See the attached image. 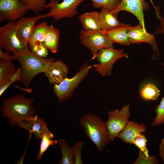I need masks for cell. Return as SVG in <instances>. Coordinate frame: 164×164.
Listing matches in <instances>:
<instances>
[{"mask_svg":"<svg viewBox=\"0 0 164 164\" xmlns=\"http://www.w3.org/2000/svg\"><path fill=\"white\" fill-rule=\"evenodd\" d=\"M12 53L15 60L19 61L21 66L19 82L26 88H29L31 81L36 76L44 73L55 61L52 57L46 58L36 55L29 49L28 44L24 51L19 52L14 50Z\"/></svg>","mask_w":164,"mask_h":164,"instance_id":"cell-1","label":"cell"},{"mask_svg":"<svg viewBox=\"0 0 164 164\" xmlns=\"http://www.w3.org/2000/svg\"><path fill=\"white\" fill-rule=\"evenodd\" d=\"M34 101L22 95L3 99L1 116L8 120L11 127L18 126L26 119L34 116L36 112L32 104Z\"/></svg>","mask_w":164,"mask_h":164,"instance_id":"cell-2","label":"cell"},{"mask_svg":"<svg viewBox=\"0 0 164 164\" xmlns=\"http://www.w3.org/2000/svg\"><path fill=\"white\" fill-rule=\"evenodd\" d=\"M79 123L98 151H102L110 141L106 121L96 114L89 113L82 117Z\"/></svg>","mask_w":164,"mask_h":164,"instance_id":"cell-3","label":"cell"},{"mask_svg":"<svg viewBox=\"0 0 164 164\" xmlns=\"http://www.w3.org/2000/svg\"><path fill=\"white\" fill-rule=\"evenodd\" d=\"M92 67L93 66L86 63L72 77H67L60 83L54 86L53 92L59 102L65 101L71 97L75 90L85 79Z\"/></svg>","mask_w":164,"mask_h":164,"instance_id":"cell-4","label":"cell"},{"mask_svg":"<svg viewBox=\"0 0 164 164\" xmlns=\"http://www.w3.org/2000/svg\"><path fill=\"white\" fill-rule=\"evenodd\" d=\"M81 44L91 51L95 58L96 54L101 50L113 47L114 43L101 30H81L79 36Z\"/></svg>","mask_w":164,"mask_h":164,"instance_id":"cell-5","label":"cell"},{"mask_svg":"<svg viewBox=\"0 0 164 164\" xmlns=\"http://www.w3.org/2000/svg\"><path fill=\"white\" fill-rule=\"evenodd\" d=\"M128 55L122 49H115L113 47L103 48L100 50L95 58L99 62L93 66L95 70L102 76H111L113 65L118 60Z\"/></svg>","mask_w":164,"mask_h":164,"instance_id":"cell-6","label":"cell"},{"mask_svg":"<svg viewBox=\"0 0 164 164\" xmlns=\"http://www.w3.org/2000/svg\"><path fill=\"white\" fill-rule=\"evenodd\" d=\"M84 0H63L59 3L50 1L44 9L50 8L49 12L43 15V18L52 17L56 22L62 19L71 18L77 13V8Z\"/></svg>","mask_w":164,"mask_h":164,"instance_id":"cell-7","label":"cell"},{"mask_svg":"<svg viewBox=\"0 0 164 164\" xmlns=\"http://www.w3.org/2000/svg\"><path fill=\"white\" fill-rule=\"evenodd\" d=\"M130 106H123L121 110L115 109L108 112L106 122L110 141H113L125 127L131 114Z\"/></svg>","mask_w":164,"mask_h":164,"instance_id":"cell-8","label":"cell"},{"mask_svg":"<svg viewBox=\"0 0 164 164\" xmlns=\"http://www.w3.org/2000/svg\"><path fill=\"white\" fill-rule=\"evenodd\" d=\"M27 44L25 45L19 39L15 21H9L0 28V49L10 53L14 50L22 52Z\"/></svg>","mask_w":164,"mask_h":164,"instance_id":"cell-9","label":"cell"},{"mask_svg":"<svg viewBox=\"0 0 164 164\" xmlns=\"http://www.w3.org/2000/svg\"><path fill=\"white\" fill-rule=\"evenodd\" d=\"M29 10L19 0H0V21H14Z\"/></svg>","mask_w":164,"mask_h":164,"instance_id":"cell-10","label":"cell"},{"mask_svg":"<svg viewBox=\"0 0 164 164\" xmlns=\"http://www.w3.org/2000/svg\"><path fill=\"white\" fill-rule=\"evenodd\" d=\"M149 8V4L145 0H121L118 5L113 10L112 13L117 16L121 11H124L131 13L138 19L139 25L145 30L143 11Z\"/></svg>","mask_w":164,"mask_h":164,"instance_id":"cell-11","label":"cell"},{"mask_svg":"<svg viewBox=\"0 0 164 164\" xmlns=\"http://www.w3.org/2000/svg\"><path fill=\"white\" fill-rule=\"evenodd\" d=\"M127 34L129 44L139 43L142 42L150 44L153 50L152 59H158L159 50L154 36L148 33L139 24L135 26H130L127 30Z\"/></svg>","mask_w":164,"mask_h":164,"instance_id":"cell-12","label":"cell"},{"mask_svg":"<svg viewBox=\"0 0 164 164\" xmlns=\"http://www.w3.org/2000/svg\"><path fill=\"white\" fill-rule=\"evenodd\" d=\"M43 18V15H39L33 17H22L15 22L18 36L25 45L28 44L29 36L36 23Z\"/></svg>","mask_w":164,"mask_h":164,"instance_id":"cell-13","label":"cell"},{"mask_svg":"<svg viewBox=\"0 0 164 164\" xmlns=\"http://www.w3.org/2000/svg\"><path fill=\"white\" fill-rule=\"evenodd\" d=\"M68 72L67 65L58 60L53 62L44 73L50 83L54 85L59 84L66 78Z\"/></svg>","mask_w":164,"mask_h":164,"instance_id":"cell-14","label":"cell"},{"mask_svg":"<svg viewBox=\"0 0 164 164\" xmlns=\"http://www.w3.org/2000/svg\"><path fill=\"white\" fill-rule=\"evenodd\" d=\"M147 126L144 124L129 121L118 137L124 143L133 144V142L137 136L145 132Z\"/></svg>","mask_w":164,"mask_h":164,"instance_id":"cell-15","label":"cell"},{"mask_svg":"<svg viewBox=\"0 0 164 164\" xmlns=\"http://www.w3.org/2000/svg\"><path fill=\"white\" fill-rule=\"evenodd\" d=\"M18 127L28 130L31 133H33L39 139H41L43 133L48 128L45 120L37 115L26 119Z\"/></svg>","mask_w":164,"mask_h":164,"instance_id":"cell-16","label":"cell"},{"mask_svg":"<svg viewBox=\"0 0 164 164\" xmlns=\"http://www.w3.org/2000/svg\"><path fill=\"white\" fill-rule=\"evenodd\" d=\"M99 19L101 29L103 31L112 30L124 24L118 20L117 16L113 14L111 10L105 8L101 9Z\"/></svg>","mask_w":164,"mask_h":164,"instance_id":"cell-17","label":"cell"},{"mask_svg":"<svg viewBox=\"0 0 164 164\" xmlns=\"http://www.w3.org/2000/svg\"><path fill=\"white\" fill-rule=\"evenodd\" d=\"M130 24H125L116 28L108 31H103L108 38L114 43L125 46L130 44L127 30Z\"/></svg>","mask_w":164,"mask_h":164,"instance_id":"cell-18","label":"cell"},{"mask_svg":"<svg viewBox=\"0 0 164 164\" xmlns=\"http://www.w3.org/2000/svg\"><path fill=\"white\" fill-rule=\"evenodd\" d=\"M99 16L98 12H87L80 15L79 18L84 29L96 30H101Z\"/></svg>","mask_w":164,"mask_h":164,"instance_id":"cell-19","label":"cell"},{"mask_svg":"<svg viewBox=\"0 0 164 164\" xmlns=\"http://www.w3.org/2000/svg\"><path fill=\"white\" fill-rule=\"evenodd\" d=\"M60 31L53 25L48 26L43 42L50 52L56 53L58 50Z\"/></svg>","mask_w":164,"mask_h":164,"instance_id":"cell-20","label":"cell"},{"mask_svg":"<svg viewBox=\"0 0 164 164\" xmlns=\"http://www.w3.org/2000/svg\"><path fill=\"white\" fill-rule=\"evenodd\" d=\"M48 25L47 22H43L33 28L28 41L30 49L37 42H43Z\"/></svg>","mask_w":164,"mask_h":164,"instance_id":"cell-21","label":"cell"},{"mask_svg":"<svg viewBox=\"0 0 164 164\" xmlns=\"http://www.w3.org/2000/svg\"><path fill=\"white\" fill-rule=\"evenodd\" d=\"M16 70L11 60L0 63V88L7 83Z\"/></svg>","mask_w":164,"mask_h":164,"instance_id":"cell-22","label":"cell"},{"mask_svg":"<svg viewBox=\"0 0 164 164\" xmlns=\"http://www.w3.org/2000/svg\"><path fill=\"white\" fill-rule=\"evenodd\" d=\"M58 143L62 154L61 159L58 164H74V159L71 147L68 145L67 141L62 139L58 140Z\"/></svg>","mask_w":164,"mask_h":164,"instance_id":"cell-23","label":"cell"},{"mask_svg":"<svg viewBox=\"0 0 164 164\" xmlns=\"http://www.w3.org/2000/svg\"><path fill=\"white\" fill-rule=\"evenodd\" d=\"M54 135L47 128L43 133L41 138V142L40 144V149L36 157V159L40 160L44 152L47 150L50 145L53 146L58 143V140H53Z\"/></svg>","mask_w":164,"mask_h":164,"instance_id":"cell-24","label":"cell"},{"mask_svg":"<svg viewBox=\"0 0 164 164\" xmlns=\"http://www.w3.org/2000/svg\"><path fill=\"white\" fill-rule=\"evenodd\" d=\"M160 90L154 85L149 83L145 84L140 91L141 97L145 100H156L160 95Z\"/></svg>","mask_w":164,"mask_h":164,"instance_id":"cell-25","label":"cell"},{"mask_svg":"<svg viewBox=\"0 0 164 164\" xmlns=\"http://www.w3.org/2000/svg\"><path fill=\"white\" fill-rule=\"evenodd\" d=\"M22 4L32 12L38 14L44 8L46 0H19Z\"/></svg>","mask_w":164,"mask_h":164,"instance_id":"cell-26","label":"cell"},{"mask_svg":"<svg viewBox=\"0 0 164 164\" xmlns=\"http://www.w3.org/2000/svg\"><path fill=\"white\" fill-rule=\"evenodd\" d=\"M156 116L151 124L152 127H155L164 124V97H162L159 104L155 109Z\"/></svg>","mask_w":164,"mask_h":164,"instance_id":"cell-27","label":"cell"},{"mask_svg":"<svg viewBox=\"0 0 164 164\" xmlns=\"http://www.w3.org/2000/svg\"><path fill=\"white\" fill-rule=\"evenodd\" d=\"M92 5L95 9L105 8L110 10L114 9L121 0H90Z\"/></svg>","mask_w":164,"mask_h":164,"instance_id":"cell-28","label":"cell"},{"mask_svg":"<svg viewBox=\"0 0 164 164\" xmlns=\"http://www.w3.org/2000/svg\"><path fill=\"white\" fill-rule=\"evenodd\" d=\"M159 161L157 157L155 155L146 156L139 151L137 158L134 164H158Z\"/></svg>","mask_w":164,"mask_h":164,"instance_id":"cell-29","label":"cell"},{"mask_svg":"<svg viewBox=\"0 0 164 164\" xmlns=\"http://www.w3.org/2000/svg\"><path fill=\"white\" fill-rule=\"evenodd\" d=\"M84 145L83 141H78L71 147L74 159V164H84L82 157V151Z\"/></svg>","mask_w":164,"mask_h":164,"instance_id":"cell-30","label":"cell"},{"mask_svg":"<svg viewBox=\"0 0 164 164\" xmlns=\"http://www.w3.org/2000/svg\"><path fill=\"white\" fill-rule=\"evenodd\" d=\"M147 140L144 134H139L133 142V144L138 148L140 151L142 152L145 155H149V151L146 146Z\"/></svg>","mask_w":164,"mask_h":164,"instance_id":"cell-31","label":"cell"},{"mask_svg":"<svg viewBox=\"0 0 164 164\" xmlns=\"http://www.w3.org/2000/svg\"><path fill=\"white\" fill-rule=\"evenodd\" d=\"M30 50L36 55L42 57L46 58L48 55V49L43 42H37Z\"/></svg>","mask_w":164,"mask_h":164,"instance_id":"cell-32","label":"cell"},{"mask_svg":"<svg viewBox=\"0 0 164 164\" xmlns=\"http://www.w3.org/2000/svg\"><path fill=\"white\" fill-rule=\"evenodd\" d=\"M21 67L16 70V72L9 79L7 83L0 88V96H1L5 91L13 83L16 81H20V80Z\"/></svg>","mask_w":164,"mask_h":164,"instance_id":"cell-33","label":"cell"},{"mask_svg":"<svg viewBox=\"0 0 164 164\" xmlns=\"http://www.w3.org/2000/svg\"><path fill=\"white\" fill-rule=\"evenodd\" d=\"M1 49H0V63L8 60L13 61L15 60L13 56L10 55L9 52L7 51L4 52Z\"/></svg>","mask_w":164,"mask_h":164,"instance_id":"cell-34","label":"cell"},{"mask_svg":"<svg viewBox=\"0 0 164 164\" xmlns=\"http://www.w3.org/2000/svg\"><path fill=\"white\" fill-rule=\"evenodd\" d=\"M159 155L164 164V137L162 139L159 147Z\"/></svg>","mask_w":164,"mask_h":164,"instance_id":"cell-35","label":"cell"},{"mask_svg":"<svg viewBox=\"0 0 164 164\" xmlns=\"http://www.w3.org/2000/svg\"><path fill=\"white\" fill-rule=\"evenodd\" d=\"M60 0H50V1H56L59 2Z\"/></svg>","mask_w":164,"mask_h":164,"instance_id":"cell-36","label":"cell"},{"mask_svg":"<svg viewBox=\"0 0 164 164\" xmlns=\"http://www.w3.org/2000/svg\"><path fill=\"white\" fill-rule=\"evenodd\" d=\"M163 66H164V63L163 64Z\"/></svg>","mask_w":164,"mask_h":164,"instance_id":"cell-37","label":"cell"}]
</instances>
